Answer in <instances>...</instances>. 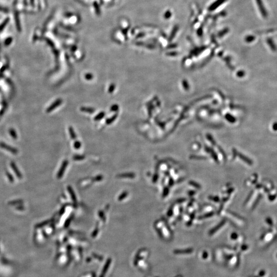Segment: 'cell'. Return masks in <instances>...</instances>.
Here are the masks:
<instances>
[{
    "label": "cell",
    "mask_w": 277,
    "mask_h": 277,
    "mask_svg": "<svg viewBox=\"0 0 277 277\" xmlns=\"http://www.w3.org/2000/svg\"><path fill=\"white\" fill-rule=\"evenodd\" d=\"M256 3L257 4V5L258 6V8L260 11V13L262 16L264 17H267L268 16L267 12L263 5L262 0H256Z\"/></svg>",
    "instance_id": "1"
},
{
    "label": "cell",
    "mask_w": 277,
    "mask_h": 277,
    "mask_svg": "<svg viewBox=\"0 0 277 277\" xmlns=\"http://www.w3.org/2000/svg\"><path fill=\"white\" fill-rule=\"evenodd\" d=\"M171 14L170 12L169 11H166V13H165L164 16H165V17L166 19H168V18H169L170 17H171Z\"/></svg>",
    "instance_id": "7"
},
{
    "label": "cell",
    "mask_w": 277,
    "mask_h": 277,
    "mask_svg": "<svg viewBox=\"0 0 277 277\" xmlns=\"http://www.w3.org/2000/svg\"><path fill=\"white\" fill-rule=\"evenodd\" d=\"M255 39V37L252 35H248L245 38V41L247 42H252Z\"/></svg>",
    "instance_id": "6"
},
{
    "label": "cell",
    "mask_w": 277,
    "mask_h": 277,
    "mask_svg": "<svg viewBox=\"0 0 277 277\" xmlns=\"http://www.w3.org/2000/svg\"><path fill=\"white\" fill-rule=\"evenodd\" d=\"M0 146H1V147L3 148H4V149H6L7 151H10V152H11L13 153L16 154L17 153V150H16L15 148H13L12 147H10L9 146L6 145L5 143H0Z\"/></svg>",
    "instance_id": "3"
},
{
    "label": "cell",
    "mask_w": 277,
    "mask_h": 277,
    "mask_svg": "<svg viewBox=\"0 0 277 277\" xmlns=\"http://www.w3.org/2000/svg\"><path fill=\"white\" fill-rule=\"evenodd\" d=\"M11 166L12 168H13V170H14L15 174L17 175V177L19 178H22V175H21V174L19 170L17 169V167H16V165H15L13 163H11Z\"/></svg>",
    "instance_id": "5"
},
{
    "label": "cell",
    "mask_w": 277,
    "mask_h": 277,
    "mask_svg": "<svg viewBox=\"0 0 277 277\" xmlns=\"http://www.w3.org/2000/svg\"><path fill=\"white\" fill-rule=\"evenodd\" d=\"M267 43L269 44V46L270 47V48H271L272 51H277V46L271 39H268L267 40Z\"/></svg>",
    "instance_id": "4"
},
{
    "label": "cell",
    "mask_w": 277,
    "mask_h": 277,
    "mask_svg": "<svg viewBox=\"0 0 277 277\" xmlns=\"http://www.w3.org/2000/svg\"><path fill=\"white\" fill-rule=\"evenodd\" d=\"M273 129L275 131H277V122H275L273 125Z\"/></svg>",
    "instance_id": "8"
},
{
    "label": "cell",
    "mask_w": 277,
    "mask_h": 277,
    "mask_svg": "<svg viewBox=\"0 0 277 277\" xmlns=\"http://www.w3.org/2000/svg\"><path fill=\"white\" fill-rule=\"evenodd\" d=\"M225 0H218L216 2H215L214 3H213L210 7H209V9L210 10H215L217 7H219L222 3H223Z\"/></svg>",
    "instance_id": "2"
}]
</instances>
